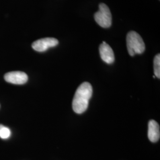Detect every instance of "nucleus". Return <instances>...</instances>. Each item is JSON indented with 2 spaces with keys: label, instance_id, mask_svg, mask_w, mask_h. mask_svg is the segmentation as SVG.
I'll use <instances>...</instances> for the list:
<instances>
[{
  "label": "nucleus",
  "instance_id": "nucleus-4",
  "mask_svg": "<svg viewBox=\"0 0 160 160\" xmlns=\"http://www.w3.org/2000/svg\"><path fill=\"white\" fill-rule=\"evenodd\" d=\"M58 40L53 38H46L34 41L32 43V48L36 51L45 52L50 48H53L58 45Z\"/></svg>",
  "mask_w": 160,
  "mask_h": 160
},
{
  "label": "nucleus",
  "instance_id": "nucleus-6",
  "mask_svg": "<svg viewBox=\"0 0 160 160\" xmlns=\"http://www.w3.org/2000/svg\"><path fill=\"white\" fill-rule=\"evenodd\" d=\"M99 51L101 58L104 62L108 64L113 63L114 61V55L112 48L105 42L100 45Z\"/></svg>",
  "mask_w": 160,
  "mask_h": 160
},
{
  "label": "nucleus",
  "instance_id": "nucleus-7",
  "mask_svg": "<svg viewBox=\"0 0 160 160\" xmlns=\"http://www.w3.org/2000/svg\"><path fill=\"white\" fill-rule=\"evenodd\" d=\"M148 137L152 142H156L160 139V126L155 120H151L149 122Z\"/></svg>",
  "mask_w": 160,
  "mask_h": 160
},
{
  "label": "nucleus",
  "instance_id": "nucleus-2",
  "mask_svg": "<svg viewBox=\"0 0 160 160\" xmlns=\"http://www.w3.org/2000/svg\"><path fill=\"white\" fill-rule=\"evenodd\" d=\"M126 45L131 56L141 54L145 51V46L141 36L134 31L129 32L126 36Z\"/></svg>",
  "mask_w": 160,
  "mask_h": 160
},
{
  "label": "nucleus",
  "instance_id": "nucleus-5",
  "mask_svg": "<svg viewBox=\"0 0 160 160\" xmlns=\"http://www.w3.org/2000/svg\"><path fill=\"white\" fill-rule=\"evenodd\" d=\"M4 79L7 82L17 85H22L27 82L28 76L22 71H12L4 75Z\"/></svg>",
  "mask_w": 160,
  "mask_h": 160
},
{
  "label": "nucleus",
  "instance_id": "nucleus-8",
  "mask_svg": "<svg viewBox=\"0 0 160 160\" xmlns=\"http://www.w3.org/2000/svg\"><path fill=\"white\" fill-rule=\"evenodd\" d=\"M154 74L158 78H160V55H157L154 59Z\"/></svg>",
  "mask_w": 160,
  "mask_h": 160
},
{
  "label": "nucleus",
  "instance_id": "nucleus-9",
  "mask_svg": "<svg viewBox=\"0 0 160 160\" xmlns=\"http://www.w3.org/2000/svg\"><path fill=\"white\" fill-rule=\"evenodd\" d=\"M11 136V131L9 128L0 124V138L3 139H8Z\"/></svg>",
  "mask_w": 160,
  "mask_h": 160
},
{
  "label": "nucleus",
  "instance_id": "nucleus-1",
  "mask_svg": "<svg viewBox=\"0 0 160 160\" xmlns=\"http://www.w3.org/2000/svg\"><path fill=\"white\" fill-rule=\"evenodd\" d=\"M92 94V88L89 82H84L79 86L72 101V109L76 113L81 114L87 109Z\"/></svg>",
  "mask_w": 160,
  "mask_h": 160
},
{
  "label": "nucleus",
  "instance_id": "nucleus-3",
  "mask_svg": "<svg viewBox=\"0 0 160 160\" xmlns=\"http://www.w3.org/2000/svg\"><path fill=\"white\" fill-rule=\"evenodd\" d=\"M96 23L103 28H109L112 25V14L108 6L104 3L99 4V10L94 14Z\"/></svg>",
  "mask_w": 160,
  "mask_h": 160
}]
</instances>
